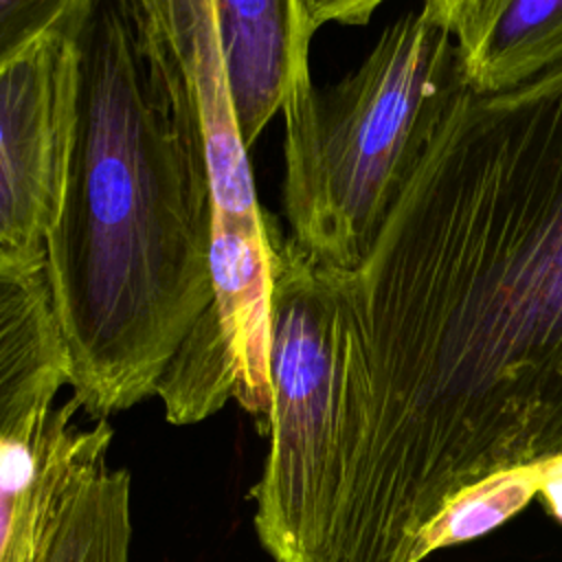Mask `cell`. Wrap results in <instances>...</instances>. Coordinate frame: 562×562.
I'll use <instances>...</instances> for the list:
<instances>
[{
    "mask_svg": "<svg viewBox=\"0 0 562 562\" xmlns=\"http://www.w3.org/2000/svg\"><path fill=\"white\" fill-rule=\"evenodd\" d=\"M46 277L68 386L92 419L156 395L209 305L213 178L195 90L143 0H83Z\"/></svg>",
    "mask_w": 562,
    "mask_h": 562,
    "instance_id": "cell-2",
    "label": "cell"
},
{
    "mask_svg": "<svg viewBox=\"0 0 562 562\" xmlns=\"http://www.w3.org/2000/svg\"><path fill=\"white\" fill-rule=\"evenodd\" d=\"M542 483V463L494 472L452 496L417 533L408 562H424L432 553L476 540L520 514Z\"/></svg>",
    "mask_w": 562,
    "mask_h": 562,
    "instance_id": "cell-12",
    "label": "cell"
},
{
    "mask_svg": "<svg viewBox=\"0 0 562 562\" xmlns=\"http://www.w3.org/2000/svg\"><path fill=\"white\" fill-rule=\"evenodd\" d=\"M465 4H468V0H424L422 11L430 20L439 22L441 26H446L452 33V29H454V24H457Z\"/></svg>",
    "mask_w": 562,
    "mask_h": 562,
    "instance_id": "cell-16",
    "label": "cell"
},
{
    "mask_svg": "<svg viewBox=\"0 0 562 562\" xmlns=\"http://www.w3.org/2000/svg\"><path fill=\"white\" fill-rule=\"evenodd\" d=\"M198 18H217L228 92L250 151L283 103L312 83L310 40L294 0H171Z\"/></svg>",
    "mask_w": 562,
    "mask_h": 562,
    "instance_id": "cell-8",
    "label": "cell"
},
{
    "mask_svg": "<svg viewBox=\"0 0 562 562\" xmlns=\"http://www.w3.org/2000/svg\"><path fill=\"white\" fill-rule=\"evenodd\" d=\"M283 231L213 222V296L165 367L156 395L167 422L198 424L237 400L263 428L270 411V296Z\"/></svg>",
    "mask_w": 562,
    "mask_h": 562,
    "instance_id": "cell-5",
    "label": "cell"
},
{
    "mask_svg": "<svg viewBox=\"0 0 562 562\" xmlns=\"http://www.w3.org/2000/svg\"><path fill=\"white\" fill-rule=\"evenodd\" d=\"M68 384L46 266L0 272V437L24 439Z\"/></svg>",
    "mask_w": 562,
    "mask_h": 562,
    "instance_id": "cell-9",
    "label": "cell"
},
{
    "mask_svg": "<svg viewBox=\"0 0 562 562\" xmlns=\"http://www.w3.org/2000/svg\"><path fill=\"white\" fill-rule=\"evenodd\" d=\"M345 288L356 406L331 562H408L461 490L562 454V66L461 99Z\"/></svg>",
    "mask_w": 562,
    "mask_h": 562,
    "instance_id": "cell-1",
    "label": "cell"
},
{
    "mask_svg": "<svg viewBox=\"0 0 562 562\" xmlns=\"http://www.w3.org/2000/svg\"><path fill=\"white\" fill-rule=\"evenodd\" d=\"M303 35L312 42L314 33L327 22L362 26L384 0H294Z\"/></svg>",
    "mask_w": 562,
    "mask_h": 562,
    "instance_id": "cell-14",
    "label": "cell"
},
{
    "mask_svg": "<svg viewBox=\"0 0 562 562\" xmlns=\"http://www.w3.org/2000/svg\"><path fill=\"white\" fill-rule=\"evenodd\" d=\"M452 35L468 88L505 92L562 66V0H468Z\"/></svg>",
    "mask_w": 562,
    "mask_h": 562,
    "instance_id": "cell-10",
    "label": "cell"
},
{
    "mask_svg": "<svg viewBox=\"0 0 562 562\" xmlns=\"http://www.w3.org/2000/svg\"><path fill=\"white\" fill-rule=\"evenodd\" d=\"M468 92L454 35L419 9L386 26L340 81L290 97L288 239L318 266L358 270Z\"/></svg>",
    "mask_w": 562,
    "mask_h": 562,
    "instance_id": "cell-3",
    "label": "cell"
},
{
    "mask_svg": "<svg viewBox=\"0 0 562 562\" xmlns=\"http://www.w3.org/2000/svg\"><path fill=\"white\" fill-rule=\"evenodd\" d=\"M79 411L70 395L29 437H0V562H33L66 494L105 463L112 428L79 424Z\"/></svg>",
    "mask_w": 562,
    "mask_h": 562,
    "instance_id": "cell-7",
    "label": "cell"
},
{
    "mask_svg": "<svg viewBox=\"0 0 562 562\" xmlns=\"http://www.w3.org/2000/svg\"><path fill=\"white\" fill-rule=\"evenodd\" d=\"M538 496L547 514L562 525V454L542 461V483Z\"/></svg>",
    "mask_w": 562,
    "mask_h": 562,
    "instance_id": "cell-15",
    "label": "cell"
},
{
    "mask_svg": "<svg viewBox=\"0 0 562 562\" xmlns=\"http://www.w3.org/2000/svg\"><path fill=\"white\" fill-rule=\"evenodd\" d=\"M130 474L105 461L66 494L33 562H130Z\"/></svg>",
    "mask_w": 562,
    "mask_h": 562,
    "instance_id": "cell-11",
    "label": "cell"
},
{
    "mask_svg": "<svg viewBox=\"0 0 562 562\" xmlns=\"http://www.w3.org/2000/svg\"><path fill=\"white\" fill-rule=\"evenodd\" d=\"M72 105L68 29L0 70V272L44 266L66 187Z\"/></svg>",
    "mask_w": 562,
    "mask_h": 562,
    "instance_id": "cell-6",
    "label": "cell"
},
{
    "mask_svg": "<svg viewBox=\"0 0 562 562\" xmlns=\"http://www.w3.org/2000/svg\"><path fill=\"white\" fill-rule=\"evenodd\" d=\"M83 0H0V70L53 33L70 29Z\"/></svg>",
    "mask_w": 562,
    "mask_h": 562,
    "instance_id": "cell-13",
    "label": "cell"
},
{
    "mask_svg": "<svg viewBox=\"0 0 562 562\" xmlns=\"http://www.w3.org/2000/svg\"><path fill=\"white\" fill-rule=\"evenodd\" d=\"M270 296L268 452L252 487L255 531L274 562H331L353 384L345 272L283 235Z\"/></svg>",
    "mask_w": 562,
    "mask_h": 562,
    "instance_id": "cell-4",
    "label": "cell"
}]
</instances>
